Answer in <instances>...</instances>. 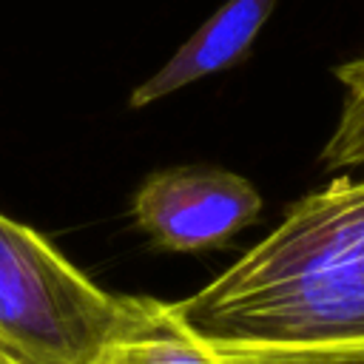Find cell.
Listing matches in <instances>:
<instances>
[{
  "mask_svg": "<svg viewBox=\"0 0 364 364\" xmlns=\"http://www.w3.org/2000/svg\"><path fill=\"white\" fill-rule=\"evenodd\" d=\"M276 3L279 0H228L219 6L156 74L131 91L128 108H142L202 77L236 65L250 51Z\"/></svg>",
  "mask_w": 364,
  "mask_h": 364,
  "instance_id": "obj_4",
  "label": "cell"
},
{
  "mask_svg": "<svg viewBox=\"0 0 364 364\" xmlns=\"http://www.w3.org/2000/svg\"><path fill=\"white\" fill-rule=\"evenodd\" d=\"M333 74L344 85V105L338 125L318 156L327 171L364 165V57L336 65Z\"/></svg>",
  "mask_w": 364,
  "mask_h": 364,
  "instance_id": "obj_6",
  "label": "cell"
},
{
  "mask_svg": "<svg viewBox=\"0 0 364 364\" xmlns=\"http://www.w3.org/2000/svg\"><path fill=\"white\" fill-rule=\"evenodd\" d=\"M262 213L259 191L239 173L213 165H176L145 176L131 216L154 247L199 253L228 245Z\"/></svg>",
  "mask_w": 364,
  "mask_h": 364,
  "instance_id": "obj_3",
  "label": "cell"
},
{
  "mask_svg": "<svg viewBox=\"0 0 364 364\" xmlns=\"http://www.w3.org/2000/svg\"><path fill=\"white\" fill-rule=\"evenodd\" d=\"M222 364H364V338L327 344H216Z\"/></svg>",
  "mask_w": 364,
  "mask_h": 364,
  "instance_id": "obj_7",
  "label": "cell"
},
{
  "mask_svg": "<svg viewBox=\"0 0 364 364\" xmlns=\"http://www.w3.org/2000/svg\"><path fill=\"white\" fill-rule=\"evenodd\" d=\"M210 344L364 338V176H338L193 296L173 301Z\"/></svg>",
  "mask_w": 364,
  "mask_h": 364,
  "instance_id": "obj_1",
  "label": "cell"
},
{
  "mask_svg": "<svg viewBox=\"0 0 364 364\" xmlns=\"http://www.w3.org/2000/svg\"><path fill=\"white\" fill-rule=\"evenodd\" d=\"M122 310L43 233L0 213V353L20 364H85Z\"/></svg>",
  "mask_w": 364,
  "mask_h": 364,
  "instance_id": "obj_2",
  "label": "cell"
},
{
  "mask_svg": "<svg viewBox=\"0 0 364 364\" xmlns=\"http://www.w3.org/2000/svg\"><path fill=\"white\" fill-rule=\"evenodd\" d=\"M85 364H222V355L185 324L173 304L122 296L117 321Z\"/></svg>",
  "mask_w": 364,
  "mask_h": 364,
  "instance_id": "obj_5",
  "label": "cell"
},
{
  "mask_svg": "<svg viewBox=\"0 0 364 364\" xmlns=\"http://www.w3.org/2000/svg\"><path fill=\"white\" fill-rule=\"evenodd\" d=\"M0 364H20V361H14V358H9L6 353H0Z\"/></svg>",
  "mask_w": 364,
  "mask_h": 364,
  "instance_id": "obj_8",
  "label": "cell"
}]
</instances>
